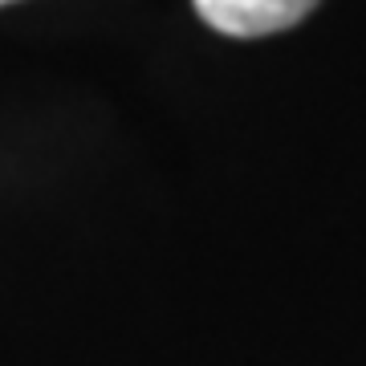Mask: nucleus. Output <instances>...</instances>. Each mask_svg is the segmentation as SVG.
Wrapping results in <instances>:
<instances>
[{
	"mask_svg": "<svg viewBox=\"0 0 366 366\" xmlns=\"http://www.w3.org/2000/svg\"><path fill=\"white\" fill-rule=\"evenodd\" d=\"M0 4H9V0H0Z\"/></svg>",
	"mask_w": 366,
	"mask_h": 366,
	"instance_id": "nucleus-2",
	"label": "nucleus"
},
{
	"mask_svg": "<svg viewBox=\"0 0 366 366\" xmlns=\"http://www.w3.org/2000/svg\"><path fill=\"white\" fill-rule=\"evenodd\" d=\"M192 4L204 16V25L224 37H269L293 29L317 9V0H192Z\"/></svg>",
	"mask_w": 366,
	"mask_h": 366,
	"instance_id": "nucleus-1",
	"label": "nucleus"
}]
</instances>
